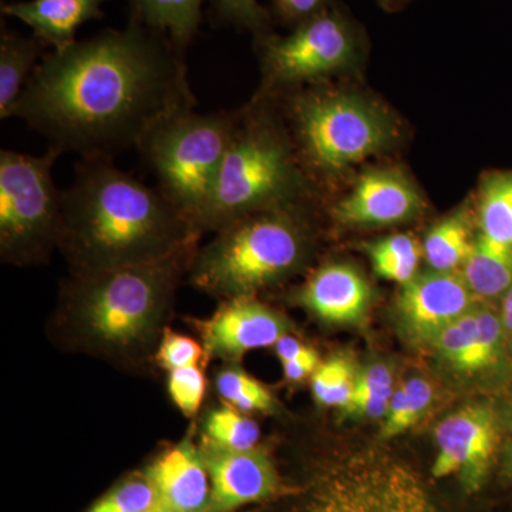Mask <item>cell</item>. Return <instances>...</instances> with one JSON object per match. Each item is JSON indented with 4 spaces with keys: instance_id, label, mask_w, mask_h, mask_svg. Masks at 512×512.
<instances>
[{
    "instance_id": "1",
    "label": "cell",
    "mask_w": 512,
    "mask_h": 512,
    "mask_svg": "<svg viewBox=\"0 0 512 512\" xmlns=\"http://www.w3.org/2000/svg\"><path fill=\"white\" fill-rule=\"evenodd\" d=\"M195 107L184 53L130 15L124 29L43 56L12 117L63 154L113 158L164 117Z\"/></svg>"
},
{
    "instance_id": "2",
    "label": "cell",
    "mask_w": 512,
    "mask_h": 512,
    "mask_svg": "<svg viewBox=\"0 0 512 512\" xmlns=\"http://www.w3.org/2000/svg\"><path fill=\"white\" fill-rule=\"evenodd\" d=\"M201 234L163 192L120 170L113 158H80L62 190L59 251L72 275L158 261Z\"/></svg>"
},
{
    "instance_id": "3",
    "label": "cell",
    "mask_w": 512,
    "mask_h": 512,
    "mask_svg": "<svg viewBox=\"0 0 512 512\" xmlns=\"http://www.w3.org/2000/svg\"><path fill=\"white\" fill-rule=\"evenodd\" d=\"M198 241L158 261L64 282L59 320L77 348L113 360H137L163 335L178 285L190 272Z\"/></svg>"
},
{
    "instance_id": "4",
    "label": "cell",
    "mask_w": 512,
    "mask_h": 512,
    "mask_svg": "<svg viewBox=\"0 0 512 512\" xmlns=\"http://www.w3.org/2000/svg\"><path fill=\"white\" fill-rule=\"evenodd\" d=\"M274 111L256 100L237 110V121L201 229L266 211H301L312 184L296 160Z\"/></svg>"
},
{
    "instance_id": "5",
    "label": "cell",
    "mask_w": 512,
    "mask_h": 512,
    "mask_svg": "<svg viewBox=\"0 0 512 512\" xmlns=\"http://www.w3.org/2000/svg\"><path fill=\"white\" fill-rule=\"evenodd\" d=\"M279 117L303 173L329 181L393 146V117L356 94L315 86L288 90Z\"/></svg>"
},
{
    "instance_id": "6",
    "label": "cell",
    "mask_w": 512,
    "mask_h": 512,
    "mask_svg": "<svg viewBox=\"0 0 512 512\" xmlns=\"http://www.w3.org/2000/svg\"><path fill=\"white\" fill-rule=\"evenodd\" d=\"M299 212H256L218 229L192 258V285L232 299L284 281L301 268L309 252Z\"/></svg>"
},
{
    "instance_id": "7",
    "label": "cell",
    "mask_w": 512,
    "mask_h": 512,
    "mask_svg": "<svg viewBox=\"0 0 512 512\" xmlns=\"http://www.w3.org/2000/svg\"><path fill=\"white\" fill-rule=\"evenodd\" d=\"M235 121L237 111H180L154 124L136 147L158 190L201 232Z\"/></svg>"
},
{
    "instance_id": "8",
    "label": "cell",
    "mask_w": 512,
    "mask_h": 512,
    "mask_svg": "<svg viewBox=\"0 0 512 512\" xmlns=\"http://www.w3.org/2000/svg\"><path fill=\"white\" fill-rule=\"evenodd\" d=\"M62 151L43 156L0 151V256L5 264H46L59 249L62 190L53 167Z\"/></svg>"
},
{
    "instance_id": "9",
    "label": "cell",
    "mask_w": 512,
    "mask_h": 512,
    "mask_svg": "<svg viewBox=\"0 0 512 512\" xmlns=\"http://www.w3.org/2000/svg\"><path fill=\"white\" fill-rule=\"evenodd\" d=\"M362 46L359 28L335 5L299 23L289 35L256 36L264 74L261 94L295 89L343 72L359 60Z\"/></svg>"
},
{
    "instance_id": "10",
    "label": "cell",
    "mask_w": 512,
    "mask_h": 512,
    "mask_svg": "<svg viewBox=\"0 0 512 512\" xmlns=\"http://www.w3.org/2000/svg\"><path fill=\"white\" fill-rule=\"evenodd\" d=\"M302 512H440L419 474L377 451L353 454L320 474Z\"/></svg>"
},
{
    "instance_id": "11",
    "label": "cell",
    "mask_w": 512,
    "mask_h": 512,
    "mask_svg": "<svg viewBox=\"0 0 512 512\" xmlns=\"http://www.w3.org/2000/svg\"><path fill=\"white\" fill-rule=\"evenodd\" d=\"M437 456L433 476H456L470 493L483 487L501 439L493 407L470 404L451 413L434 431Z\"/></svg>"
},
{
    "instance_id": "12",
    "label": "cell",
    "mask_w": 512,
    "mask_h": 512,
    "mask_svg": "<svg viewBox=\"0 0 512 512\" xmlns=\"http://www.w3.org/2000/svg\"><path fill=\"white\" fill-rule=\"evenodd\" d=\"M207 355L237 359L249 350L275 346L288 335L285 316L252 296L227 299L210 319L197 322Z\"/></svg>"
},
{
    "instance_id": "13",
    "label": "cell",
    "mask_w": 512,
    "mask_h": 512,
    "mask_svg": "<svg viewBox=\"0 0 512 512\" xmlns=\"http://www.w3.org/2000/svg\"><path fill=\"white\" fill-rule=\"evenodd\" d=\"M423 208L420 191L406 175L379 168L360 175L352 191L336 202L332 215L340 224L379 227L413 220Z\"/></svg>"
},
{
    "instance_id": "14",
    "label": "cell",
    "mask_w": 512,
    "mask_h": 512,
    "mask_svg": "<svg viewBox=\"0 0 512 512\" xmlns=\"http://www.w3.org/2000/svg\"><path fill=\"white\" fill-rule=\"evenodd\" d=\"M201 451L211 478L207 512L235 511L278 493V473L261 448L231 451L202 443Z\"/></svg>"
},
{
    "instance_id": "15",
    "label": "cell",
    "mask_w": 512,
    "mask_h": 512,
    "mask_svg": "<svg viewBox=\"0 0 512 512\" xmlns=\"http://www.w3.org/2000/svg\"><path fill=\"white\" fill-rule=\"evenodd\" d=\"M397 313L406 332L419 342H429L448 323L467 313L473 293L461 274L433 271L416 275L402 285Z\"/></svg>"
},
{
    "instance_id": "16",
    "label": "cell",
    "mask_w": 512,
    "mask_h": 512,
    "mask_svg": "<svg viewBox=\"0 0 512 512\" xmlns=\"http://www.w3.org/2000/svg\"><path fill=\"white\" fill-rule=\"evenodd\" d=\"M153 483L158 501L171 512H207L211 478L201 447L190 437L167 448L144 471Z\"/></svg>"
},
{
    "instance_id": "17",
    "label": "cell",
    "mask_w": 512,
    "mask_h": 512,
    "mask_svg": "<svg viewBox=\"0 0 512 512\" xmlns=\"http://www.w3.org/2000/svg\"><path fill=\"white\" fill-rule=\"evenodd\" d=\"M370 286L348 264L320 266L299 291V301L316 318L336 325H349L365 318Z\"/></svg>"
},
{
    "instance_id": "18",
    "label": "cell",
    "mask_w": 512,
    "mask_h": 512,
    "mask_svg": "<svg viewBox=\"0 0 512 512\" xmlns=\"http://www.w3.org/2000/svg\"><path fill=\"white\" fill-rule=\"evenodd\" d=\"M107 0H26L3 3L2 13L19 19L33 30V36L53 50L73 45L77 29L104 16L101 6Z\"/></svg>"
},
{
    "instance_id": "19",
    "label": "cell",
    "mask_w": 512,
    "mask_h": 512,
    "mask_svg": "<svg viewBox=\"0 0 512 512\" xmlns=\"http://www.w3.org/2000/svg\"><path fill=\"white\" fill-rule=\"evenodd\" d=\"M45 43L2 28L0 36V119H12L20 94L37 64L43 59Z\"/></svg>"
},
{
    "instance_id": "20",
    "label": "cell",
    "mask_w": 512,
    "mask_h": 512,
    "mask_svg": "<svg viewBox=\"0 0 512 512\" xmlns=\"http://www.w3.org/2000/svg\"><path fill=\"white\" fill-rule=\"evenodd\" d=\"M461 276L471 293L478 298L504 296L512 285V248L478 235L464 262Z\"/></svg>"
},
{
    "instance_id": "21",
    "label": "cell",
    "mask_w": 512,
    "mask_h": 512,
    "mask_svg": "<svg viewBox=\"0 0 512 512\" xmlns=\"http://www.w3.org/2000/svg\"><path fill=\"white\" fill-rule=\"evenodd\" d=\"M204 0H131L130 15L170 37L180 52L190 46L202 20Z\"/></svg>"
},
{
    "instance_id": "22",
    "label": "cell",
    "mask_w": 512,
    "mask_h": 512,
    "mask_svg": "<svg viewBox=\"0 0 512 512\" xmlns=\"http://www.w3.org/2000/svg\"><path fill=\"white\" fill-rule=\"evenodd\" d=\"M467 210L434 225L423 242V255L433 271L453 272L464 265L474 247Z\"/></svg>"
},
{
    "instance_id": "23",
    "label": "cell",
    "mask_w": 512,
    "mask_h": 512,
    "mask_svg": "<svg viewBox=\"0 0 512 512\" xmlns=\"http://www.w3.org/2000/svg\"><path fill=\"white\" fill-rule=\"evenodd\" d=\"M480 234L512 248V171L485 178L478 200Z\"/></svg>"
},
{
    "instance_id": "24",
    "label": "cell",
    "mask_w": 512,
    "mask_h": 512,
    "mask_svg": "<svg viewBox=\"0 0 512 512\" xmlns=\"http://www.w3.org/2000/svg\"><path fill=\"white\" fill-rule=\"evenodd\" d=\"M202 433V443L231 451L252 450L261 439L258 424L229 404L208 413Z\"/></svg>"
},
{
    "instance_id": "25",
    "label": "cell",
    "mask_w": 512,
    "mask_h": 512,
    "mask_svg": "<svg viewBox=\"0 0 512 512\" xmlns=\"http://www.w3.org/2000/svg\"><path fill=\"white\" fill-rule=\"evenodd\" d=\"M421 251L410 235L397 234L367 245L377 275L389 281L406 285L417 275Z\"/></svg>"
},
{
    "instance_id": "26",
    "label": "cell",
    "mask_w": 512,
    "mask_h": 512,
    "mask_svg": "<svg viewBox=\"0 0 512 512\" xmlns=\"http://www.w3.org/2000/svg\"><path fill=\"white\" fill-rule=\"evenodd\" d=\"M393 393V377L389 367L382 363L369 366L356 377L355 392L343 410L356 416L379 419L386 416Z\"/></svg>"
},
{
    "instance_id": "27",
    "label": "cell",
    "mask_w": 512,
    "mask_h": 512,
    "mask_svg": "<svg viewBox=\"0 0 512 512\" xmlns=\"http://www.w3.org/2000/svg\"><path fill=\"white\" fill-rule=\"evenodd\" d=\"M215 386L225 404L239 412L269 413L274 410L275 399L271 392L255 377L249 376L238 367L221 370L215 380Z\"/></svg>"
},
{
    "instance_id": "28",
    "label": "cell",
    "mask_w": 512,
    "mask_h": 512,
    "mask_svg": "<svg viewBox=\"0 0 512 512\" xmlns=\"http://www.w3.org/2000/svg\"><path fill=\"white\" fill-rule=\"evenodd\" d=\"M477 329L473 349L464 373H480L491 369L503 356L505 333L500 313L490 308H476Z\"/></svg>"
},
{
    "instance_id": "29",
    "label": "cell",
    "mask_w": 512,
    "mask_h": 512,
    "mask_svg": "<svg viewBox=\"0 0 512 512\" xmlns=\"http://www.w3.org/2000/svg\"><path fill=\"white\" fill-rule=\"evenodd\" d=\"M312 392L316 402L323 406L345 409L355 392L356 377L352 366L343 357H332L315 370Z\"/></svg>"
},
{
    "instance_id": "30",
    "label": "cell",
    "mask_w": 512,
    "mask_h": 512,
    "mask_svg": "<svg viewBox=\"0 0 512 512\" xmlns=\"http://www.w3.org/2000/svg\"><path fill=\"white\" fill-rule=\"evenodd\" d=\"M477 329L476 308L464 313L463 316L448 323L446 328L440 330L430 345L436 349L441 359L453 366L458 372H466L468 357L473 349L474 336Z\"/></svg>"
},
{
    "instance_id": "31",
    "label": "cell",
    "mask_w": 512,
    "mask_h": 512,
    "mask_svg": "<svg viewBox=\"0 0 512 512\" xmlns=\"http://www.w3.org/2000/svg\"><path fill=\"white\" fill-rule=\"evenodd\" d=\"M158 503L156 488L146 474H141L117 485L87 512H148Z\"/></svg>"
},
{
    "instance_id": "32",
    "label": "cell",
    "mask_w": 512,
    "mask_h": 512,
    "mask_svg": "<svg viewBox=\"0 0 512 512\" xmlns=\"http://www.w3.org/2000/svg\"><path fill=\"white\" fill-rule=\"evenodd\" d=\"M221 25L249 30L256 36L271 32V15L258 0H210Z\"/></svg>"
},
{
    "instance_id": "33",
    "label": "cell",
    "mask_w": 512,
    "mask_h": 512,
    "mask_svg": "<svg viewBox=\"0 0 512 512\" xmlns=\"http://www.w3.org/2000/svg\"><path fill=\"white\" fill-rule=\"evenodd\" d=\"M167 386L171 400L185 417L198 413L207 390V380L200 366L171 370Z\"/></svg>"
},
{
    "instance_id": "34",
    "label": "cell",
    "mask_w": 512,
    "mask_h": 512,
    "mask_svg": "<svg viewBox=\"0 0 512 512\" xmlns=\"http://www.w3.org/2000/svg\"><path fill=\"white\" fill-rule=\"evenodd\" d=\"M205 353L207 352L197 340L165 328L158 342L156 362L158 366L171 372L200 365Z\"/></svg>"
},
{
    "instance_id": "35",
    "label": "cell",
    "mask_w": 512,
    "mask_h": 512,
    "mask_svg": "<svg viewBox=\"0 0 512 512\" xmlns=\"http://www.w3.org/2000/svg\"><path fill=\"white\" fill-rule=\"evenodd\" d=\"M276 15L293 28L335 5L333 0H274Z\"/></svg>"
},
{
    "instance_id": "36",
    "label": "cell",
    "mask_w": 512,
    "mask_h": 512,
    "mask_svg": "<svg viewBox=\"0 0 512 512\" xmlns=\"http://www.w3.org/2000/svg\"><path fill=\"white\" fill-rule=\"evenodd\" d=\"M413 426L406 392H404L402 384L399 389L394 390L392 400H390L389 410H387V414L384 416L382 437L383 439H390V437L399 436L403 431L412 429Z\"/></svg>"
},
{
    "instance_id": "37",
    "label": "cell",
    "mask_w": 512,
    "mask_h": 512,
    "mask_svg": "<svg viewBox=\"0 0 512 512\" xmlns=\"http://www.w3.org/2000/svg\"><path fill=\"white\" fill-rule=\"evenodd\" d=\"M403 389L406 392L410 417H412L413 424H416L433 402V387L427 380L421 379V377H413V379L407 380L403 384Z\"/></svg>"
},
{
    "instance_id": "38",
    "label": "cell",
    "mask_w": 512,
    "mask_h": 512,
    "mask_svg": "<svg viewBox=\"0 0 512 512\" xmlns=\"http://www.w3.org/2000/svg\"><path fill=\"white\" fill-rule=\"evenodd\" d=\"M281 365L284 367L286 380L292 383H299L305 380L306 377L312 376L320 363L318 353L313 350L309 355L289 360V362L281 363Z\"/></svg>"
},
{
    "instance_id": "39",
    "label": "cell",
    "mask_w": 512,
    "mask_h": 512,
    "mask_svg": "<svg viewBox=\"0 0 512 512\" xmlns=\"http://www.w3.org/2000/svg\"><path fill=\"white\" fill-rule=\"evenodd\" d=\"M311 352H313V349L308 348L298 339L289 335L282 336L275 345V353L281 363L299 359V357L309 355Z\"/></svg>"
},
{
    "instance_id": "40",
    "label": "cell",
    "mask_w": 512,
    "mask_h": 512,
    "mask_svg": "<svg viewBox=\"0 0 512 512\" xmlns=\"http://www.w3.org/2000/svg\"><path fill=\"white\" fill-rule=\"evenodd\" d=\"M501 323H503L505 339L512 340V285L503 296L500 311Z\"/></svg>"
},
{
    "instance_id": "41",
    "label": "cell",
    "mask_w": 512,
    "mask_h": 512,
    "mask_svg": "<svg viewBox=\"0 0 512 512\" xmlns=\"http://www.w3.org/2000/svg\"><path fill=\"white\" fill-rule=\"evenodd\" d=\"M380 5L383 6L384 9H397L400 6H403L404 3L409 2V0H379Z\"/></svg>"
},
{
    "instance_id": "42",
    "label": "cell",
    "mask_w": 512,
    "mask_h": 512,
    "mask_svg": "<svg viewBox=\"0 0 512 512\" xmlns=\"http://www.w3.org/2000/svg\"><path fill=\"white\" fill-rule=\"evenodd\" d=\"M507 467H508V470H510L512 473V441H511L510 447H508Z\"/></svg>"
},
{
    "instance_id": "43",
    "label": "cell",
    "mask_w": 512,
    "mask_h": 512,
    "mask_svg": "<svg viewBox=\"0 0 512 512\" xmlns=\"http://www.w3.org/2000/svg\"><path fill=\"white\" fill-rule=\"evenodd\" d=\"M148 512H171L168 510V508H165L163 504L158 503L156 507L153 508V510H150Z\"/></svg>"
}]
</instances>
